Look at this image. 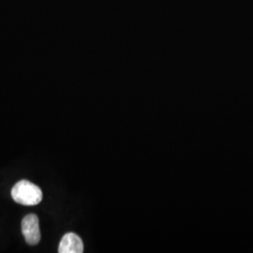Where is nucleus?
<instances>
[{"mask_svg":"<svg viewBox=\"0 0 253 253\" xmlns=\"http://www.w3.org/2000/svg\"><path fill=\"white\" fill-rule=\"evenodd\" d=\"M84 252V244L80 236L74 234L69 233L62 237L59 247V253H82Z\"/></svg>","mask_w":253,"mask_h":253,"instance_id":"obj_3","label":"nucleus"},{"mask_svg":"<svg viewBox=\"0 0 253 253\" xmlns=\"http://www.w3.org/2000/svg\"><path fill=\"white\" fill-rule=\"evenodd\" d=\"M11 197L23 206H36L42 200V191L30 181L17 182L11 190Z\"/></svg>","mask_w":253,"mask_h":253,"instance_id":"obj_1","label":"nucleus"},{"mask_svg":"<svg viewBox=\"0 0 253 253\" xmlns=\"http://www.w3.org/2000/svg\"><path fill=\"white\" fill-rule=\"evenodd\" d=\"M22 232L27 244L34 246L41 240V230L39 217L34 214H29L22 220Z\"/></svg>","mask_w":253,"mask_h":253,"instance_id":"obj_2","label":"nucleus"}]
</instances>
